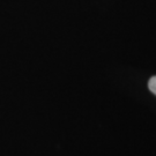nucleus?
Returning a JSON list of instances; mask_svg holds the SVG:
<instances>
[{"instance_id": "obj_1", "label": "nucleus", "mask_w": 156, "mask_h": 156, "mask_svg": "<svg viewBox=\"0 0 156 156\" xmlns=\"http://www.w3.org/2000/svg\"><path fill=\"white\" fill-rule=\"evenodd\" d=\"M148 88L154 95H156V76L151 78L149 82H148Z\"/></svg>"}]
</instances>
